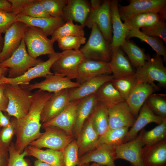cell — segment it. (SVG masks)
Segmentation results:
<instances>
[{
    "instance_id": "7402d4cb",
    "label": "cell",
    "mask_w": 166,
    "mask_h": 166,
    "mask_svg": "<svg viewBox=\"0 0 166 166\" xmlns=\"http://www.w3.org/2000/svg\"><path fill=\"white\" fill-rule=\"evenodd\" d=\"M119 2L117 0H112L110 2L113 30L111 43L112 53L120 47L124 43L126 39V34L128 31L121 21L118 10Z\"/></svg>"
},
{
    "instance_id": "d4e9b609",
    "label": "cell",
    "mask_w": 166,
    "mask_h": 166,
    "mask_svg": "<svg viewBox=\"0 0 166 166\" xmlns=\"http://www.w3.org/2000/svg\"><path fill=\"white\" fill-rule=\"evenodd\" d=\"M17 21L22 22L27 26L37 27L41 29L48 37L51 35L65 22L61 17L50 16L34 18L18 14L16 15Z\"/></svg>"
},
{
    "instance_id": "8fae6325",
    "label": "cell",
    "mask_w": 166,
    "mask_h": 166,
    "mask_svg": "<svg viewBox=\"0 0 166 166\" xmlns=\"http://www.w3.org/2000/svg\"><path fill=\"white\" fill-rule=\"evenodd\" d=\"M48 55L49 59L47 61L29 69L19 77L14 78L4 77L2 79L3 84L28 85L33 79L42 77H45L48 75L54 74L50 70L54 63L60 57L61 53L55 52Z\"/></svg>"
},
{
    "instance_id": "f907efd6",
    "label": "cell",
    "mask_w": 166,
    "mask_h": 166,
    "mask_svg": "<svg viewBox=\"0 0 166 166\" xmlns=\"http://www.w3.org/2000/svg\"><path fill=\"white\" fill-rule=\"evenodd\" d=\"M6 84L0 85V111L5 112L7 108L8 100L5 95L4 90Z\"/></svg>"
},
{
    "instance_id": "60d3db41",
    "label": "cell",
    "mask_w": 166,
    "mask_h": 166,
    "mask_svg": "<svg viewBox=\"0 0 166 166\" xmlns=\"http://www.w3.org/2000/svg\"><path fill=\"white\" fill-rule=\"evenodd\" d=\"M8 151L9 158L7 166H32L30 162L24 158L27 155L26 149L20 153L16 150L15 144L11 142Z\"/></svg>"
},
{
    "instance_id": "9f6ffc18",
    "label": "cell",
    "mask_w": 166,
    "mask_h": 166,
    "mask_svg": "<svg viewBox=\"0 0 166 166\" xmlns=\"http://www.w3.org/2000/svg\"><path fill=\"white\" fill-rule=\"evenodd\" d=\"M34 166H52L46 163L41 161L38 160H36L34 161Z\"/></svg>"
},
{
    "instance_id": "8992f818",
    "label": "cell",
    "mask_w": 166,
    "mask_h": 166,
    "mask_svg": "<svg viewBox=\"0 0 166 166\" xmlns=\"http://www.w3.org/2000/svg\"><path fill=\"white\" fill-rule=\"evenodd\" d=\"M43 61L34 59L28 54L23 38L18 48L9 58L0 63V67L8 69V77L14 78L21 76L29 69Z\"/></svg>"
},
{
    "instance_id": "ab89813d",
    "label": "cell",
    "mask_w": 166,
    "mask_h": 166,
    "mask_svg": "<svg viewBox=\"0 0 166 166\" xmlns=\"http://www.w3.org/2000/svg\"><path fill=\"white\" fill-rule=\"evenodd\" d=\"M149 107L156 115L166 117V95L162 93H152L146 101Z\"/></svg>"
},
{
    "instance_id": "6da1fadb",
    "label": "cell",
    "mask_w": 166,
    "mask_h": 166,
    "mask_svg": "<svg viewBox=\"0 0 166 166\" xmlns=\"http://www.w3.org/2000/svg\"><path fill=\"white\" fill-rule=\"evenodd\" d=\"M52 93L38 89L32 93L31 106L27 114L15 118L16 138L15 144L16 150L22 152L29 144L42 134L41 115L42 109Z\"/></svg>"
},
{
    "instance_id": "5b68a950",
    "label": "cell",
    "mask_w": 166,
    "mask_h": 166,
    "mask_svg": "<svg viewBox=\"0 0 166 166\" xmlns=\"http://www.w3.org/2000/svg\"><path fill=\"white\" fill-rule=\"evenodd\" d=\"M91 29L88 40L80 50L85 58L109 62L112 53L111 44L105 38L96 24Z\"/></svg>"
},
{
    "instance_id": "c3c4849f",
    "label": "cell",
    "mask_w": 166,
    "mask_h": 166,
    "mask_svg": "<svg viewBox=\"0 0 166 166\" xmlns=\"http://www.w3.org/2000/svg\"><path fill=\"white\" fill-rule=\"evenodd\" d=\"M16 21V15L10 12L0 11V34L5 33Z\"/></svg>"
},
{
    "instance_id": "e575fe53",
    "label": "cell",
    "mask_w": 166,
    "mask_h": 166,
    "mask_svg": "<svg viewBox=\"0 0 166 166\" xmlns=\"http://www.w3.org/2000/svg\"><path fill=\"white\" fill-rule=\"evenodd\" d=\"M128 130V128L127 127L109 129L105 133L99 137L96 147L102 144L117 146L124 143Z\"/></svg>"
},
{
    "instance_id": "f1b7e54d",
    "label": "cell",
    "mask_w": 166,
    "mask_h": 166,
    "mask_svg": "<svg viewBox=\"0 0 166 166\" xmlns=\"http://www.w3.org/2000/svg\"><path fill=\"white\" fill-rule=\"evenodd\" d=\"M98 103L95 93L80 99L73 131V135L75 139L78 136L85 122L97 106Z\"/></svg>"
},
{
    "instance_id": "484cf974",
    "label": "cell",
    "mask_w": 166,
    "mask_h": 166,
    "mask_svg": "<svg viewBox=\"0 0 166 166\" xmlns=\"http://www.w3.org/2000/svg\"><path fill=\"white\" fill-rule=\"evenodd\" d=\"M136 118L134 124L128 131L124 143L136 137L138 132L148 124L155 123L158 124H160L163 118L155 114L146 101L141 107Z\"/></svg>"
},
{
    "instance_id": "680465c9",
    "label": "cell",
    "mask_w": 166,
    "mask_h": 166,
    "mask_svg": "<svg viewBox=\"0 0 166 166\" xmlns=\"http://www.w3.org/2000/svg\"><path fill=\"white\" fill-rule=\"evenodd\" d=\"M90 166H101V165L95 163H93Z\"/></svg>"
},
{
    "instance_id": "52a82bcc",
    "label": "cell",
    "mask_w": 166,
    "mask_h": 166,
    "mask_svg": "<svg viewBox=\"0 0 166 166\" xmlns=\"http://www.w3.org/2000/svg\"><path fill=\"white\" fill-rule=\"evenodd\" d=\"M23 38L28 54L34 58L36 59L42 55H50L55 52L53 43L39 28L28 26Z\"/></svg>"
},
{
    "instance_id": "7dc6e473",
    "label": "cell",
    "mask_w": 166,
    "mask_h": 166,
    "mask_svg": "<svg viewBox=\"0 0 166 166\" xmlns=\"http://www.w3.org/2000/svg\"><path fill=\"white\" fill-rule=\"evenodd\" d=\"M141 31L150 36L158 38L166 43V23L162 21L151 27L142 28Z\"/></svg>"
},
{
    "instance_id": "f35d334b",
    "label": "cell",
    "mask_w": 166,
    "mask_h": 166,
    "mask_svg": "<svg viewBox=\"0 0 166 166\" xmlns=\"http://www.w3.org/2000/svg\"><path fill=\"white\" fill-rule=\"evenodd\" d=\"M111 81L125 101L138 83L135 75L126 77L113 78Z\"/></svg>"
},
{
    "instance_id": "ee69618b",
    "label": "cell",
    "mask_w": 166,
    "mask_h": 166,
    "mask_svg": "<svg viewBox=\"0 0 166 166\" xmlns=\"http://www.w3.org/2000/svg\"><path fill=\"white\" fill-rule=\"evenodd\" d=\"M86 38L84 37L64 36L57 41L59 48L63 51L67 50H78L81 45L85 44Z\"/></svg>"
},
{
    "instance_id": "9a60e30c",
    "label": "cell",
    "mask_w": 166,
    "mask_h": 166,
    "mask_svg": "<svg viewBox=\"0 0 166 166\" xmlns=\"http://www.w3.org/2000/svg\"><path fill=\"white\" fill-rule=\"evenodd\" d=\"M70 89L52 93L43 107L41 115L42 124L46 122L60 113L70 102Z\"/></svg>"
},
{
    "instance_id": "7bdbcfd3",
    "label": "cell",
    "mask_w": 166,
    "mask_h": 166,
    "mask_svg": "<svg viewBox=\"0 0 166 166\" xmlns=\"http://www.w3.org/2000/svg\"><path fill=\"white\" fill-rule=\"evenodd\" d=\"M64 166H77L79 164L78 147L74 139L63 151Z\"/></svg>"
},
{
    "instance_id": "b9f144b4",
    "label": "cell",
    "mask_w": 166,
    "mask_h": 166,
    "mask_svg": "<svg viewBox=\"0 0 166 166\" xmlns=\"http://www.w3.org/2000/svg\"><path fill=\"white\" fill-rule=\"evenodd\" d=\"M45 10L53 17L62 18L67 0H39Z\"/></svg>"
},
{
    "instance_id": "11a10c76",
    "label": "cell",
    "mask_w": 166,
    "mask_h": 166,
    "mask_svg": "<svg viewBox=\"0 0 166 166\" xmlns=\"http://www.w3.org/2000/svg\"><path fill=\"white\" fill-rule=\"evenodd\" d=\"M8 69L6 68L0 67V85L3 84L2 78L6 77L8 72Z\"/></svg>"
},
{
    "instance_id": "4dcf8cb0",
    "label": "cell",
    "mask_w": 166,
    "mask_h": 166,
    "mask_svg": "<svg viewBox=\"0 0 166 166\" xmlns=\"http://www.w3.org/2000/svg\"><path fill=\"white\" fill-rule=\"evenodd\" d=\"M27 156H32L52 166H64L63 151L48 149L43 150L29 145L25 149Z\"/></svg>"
},
{
    "instance_id": "30bf717a",
    "label": "cell",
    "mask_w": 166,
    "mask_h": 166,
    "mask_svg": "<svg viewBox=\"0 0 166 166\" xmlns=\"http://www.w3.org/2000/svg\"><path fill=\"white\" fill-rule=\"evenodd\" d=\"M126 6H118L122 20L124 21L136 15L145 13L166 11V0H130Z\"/></svg>"
},
{
    "instance_id": "ffe728a7",
    "label": "cell",
    "mask_w": 166,
    "mask_h": 166,
    "mask_svg": "<svg viewBox=\"0 0 166 166\" xmlns=\"http://www.w3.org/2000/svg\"><path fill=\"white\" fill-rule=\"evenodd\" d=\"M94 110L85 122L76 139L78 147L79 157L95 148L99 137L92 124Z\"/></svg>"
},
{
    "instance_id": "74e56055",
    "label": "cell",
    "mask_w": 166,
    "mask_h": 166,
    "mask_svg": "<svg viewBox=\"0 0 166 166\" xmlns=\"http://www.w3.org/2000/svg\"><path fill=\"white\" fill-rule=\"evenodd\" d=\"M166 139V117L163 118L160 124L152 129L143 133L142 140L144 145L155 144Z\"/></svg>"
},
{
    "instance_id": "816d5d0a",
    "label": "cell",
    "mask_w": 166,
    "mask_h": 166,
    "mask_svg": "<svg viewBox=\"0 0 166 166\" xmlns=\"http://www.w3.org/2000/svg\"><path fill=\"white\" fill-rule=\"evenodd\" d=\"M8 158V150L0 147V166H7Z\"/></svg>"
},
{
    "instance_id": "f6af8a7d",
    "label": "cell",
    "mask_w": 166,
    "mask_h": 166,
    "mask_svg": "<svg viewBox=\"0 0 166 166\" xmlns=\"http://www.w3.org/2000/svg\"><path fill=\"white\" fill-rule=\"evenodd\" d=\"M19 14L34 18L51 16L44 9L39 0H35L26 6Z\"/></svg>"
},
{
    "instance_id": "d6a6232c",
    "label": "cell",
    "mask_w": 166,
    "mask_h": 166,
    "mask_svg": "<svg viewBox=\"0 0 166 166\" xmlns=\"http://www.w3.org/2000/svg\"><path fill=\"white\" fill-rule=\"evenodd\" d=\"M120 47L126 54L134 68L142 66L148 59V55L145 53L144 49L139 47L129 39H126Z\"/></svg>"
},
{
    "instance_id": "44dd1931",
    "label": "cell",
    "mask_w": 166,
    "mask_h": 166,
    "mask_svg": "<svg viewBox=\"0 0 166 166\" xmlns=\"http://www.w3.org/2000/svg\"><path fill=\"white\" fill-rule=\"evenodd\" d=\"M90 9V5L87 0H67L62 18L65 22L71 20L84 26Z\"/></svg>"
},
{
    "instance_id": "681fc988",
    "label": "cell",
    "mask_w": 166,
    "mask_h": 166,
    "mask_svg": "<svg viewBox=\"0 0 166 166\" xmlns=\"http://www.w3.org/2000/svg\"><path fill=\"white\" fill-rule=\"evenodd\" d=\"M35 0H8L11 4L10 13L15 15L19 14L26 6Z\"/></svg>"
},
{
    "instance_id": "f546056e",
    "label": "cell",
    "mask_w": 166,
    "mask_h": 166,
    "mask_svg": "<svg viewBox=\"0 0 166 166\" xmlns=\"http://www.w3.org/2000/svg\"><path fill=\"white\" fill-rule=\"evenodd\" d=\"M166 19V11L150 12L134 16L124 21V23L128 30L132 29L140 30V28L153 26Z\"/></svg>"
},
{
    "instance_id": "9c48e42d",
    "label": "cell",
    "mask_w": 166,
    "mask_h": 166,
    "mask_svg": "<svg viewBox=\"0 0 166 166\" xmlns=\"http://www.w3.org/2000/svg\"><path fill=\"white\" fill-rule=\"evenodd\" d=\"M80 50H67L61 53V55L53 64L51 69L54 74L76 79L79 65L85 58Z\"/></svg>"
},
{
    "instance_id": "7a4b0ae2",
    "label": "cell",
    "mask_w": 166,
    "mask_h": 166,
    "mask_svg": "<svg viewBox=\"0 0 166 166\" xmlns=\"http://www.w3.org/2000/svg\"><path fill=\"white\" fill-rule=\"evenodd\" d=\"M4 93L8 103L5 111L17 119L26 116L30 109L32 93L24 85L6 84Z\"/></svg>"
},
{
    "instance_id": "91938a15",
    "label": "cell",
    "mask_w": 166,
    "mask_h": 166,
    "mask_svg": "<svg viewBox=\"0 0 166 166\" xmlns=\"http://www.w3.org/2000/svg\"><path fill=\"white\" fill-rule=\"evenodd\" d=\"M77 166H90V165L89 164V163H87L78 165Z\"/></svg>"
},
{
    "instance_id": "d590c367",
    "label": "cell",
    "mask_w": 166,
    "mask_h": 166,
    "mask_svg": "<svg viewBox=\"0 0 166 166\" xmlns=\"http://www.w3.org/2000/svg\"><path fill=\"white\" fill-rule=\"evenodd\" d=\"M92 124L99 137L109 128L108 109L99 102L94 110Z\"/></svg>"
},
{
    "instance_id": "ba28073f",
    "label": "cell",
    "mask_w": 166,
    "mask_h": 166,
    "mask_svg": "<svg viewBox=\"0 0 166 166\" xmlns=\"http://www.w3.org/2000/svg\"><path fill=\"white\" fill-rule=\"evenodd\" d=\"M43 128L45 130V132L29 145L40 149L46 148L63 151L67 146L75 139L73 136L58 128L48 126Z\"/></svg>"
},
{
    "instance_id": "5bb4252c",
    "label": "cell",
    "mask_w": 166,
    "mask_h": 166,
    "mask_svg": "<svg viewBox=\"0 0 166 166\" xmlns=\"http://www.w3.org/2000/svg\"><path fill=\"white\" fill-rule=\"evenodd\" d=\"M27 26L17 21L5 33L2 49L0 52V63L10 57L20 46Z\"/></svg>"
},
{
    "instance_id": "e0dca14e",
    "label": "cell",
    "mask_w": 166,
    "mask_h": 166,
    "mask_svg": "<svg viewBox=\"0 0 166 166\" xmlns=\"http://www.w3.org/2000/svg\"><path fill=\"white\" fill-rule=\"evenodd\" d=\"M80 100L70 101L65 108L56 117L42 124V127L44 128L48 126L55 127L73 136V131Z\"/></svg>"
},
{
    "instance_id": "8d00e7d4",
    "label": "cell",
    "mask_w": 166,
    "mask_h": 166,
    "mask_svg": "<svg viewBox=\"0 0 166 166\" xmlns=\"http://www.w3.org/2000/svg\"><path fill=\"white\" fill-rule=\"evenodd\" d=\"M84 26L81 25L74 24L72 20H68L55 31L52 35L51 40L54 43L64 36L84 37Z\"/></svg>"
},
{
    "instance_id": "6f0895ef",
    "label": "cell",
    "mask_w": 166,
    "mask_h": 166,
    "mask_svg": "<svg viewBox=\"0 0 166 166\" xmlns=\"http://www.w3.org/2000/svg\"><path fill=\"white\" fill-rule=\"evenodd\" d=\"M4 44V38L2 36V34H0V52L2 51Z\"/></svg>"
},
{
    "instance_id": "603a6c76",
    "label": "cell",
    "mask_w": 166,
    "mask_h": 166,
    "mask_svg": "<svg viewBox=\"0 0 166 166\" xmlns=\"http://www.w3.org/2000/svg\"><path fill=\"white\" fill-rule=\"evenodd\" d=\"M156 91L148 83H138L135 86L125 101L135 118L148 97Z\"/></svg>"
},
{
    "instance_id": "7c38bea8",
    "label": "cell",
    "mask_w": 166,
    "mask_h": 166,
    "mask_svg": "<svg viewBox=\"0 0 166 166\" xmlns=\"http://www.w3.org/2000/svg\"><path fill=\"white\" fill-rule=\"evenodd\" d=\"M144 129H142L136 137L116 147V160L123 159L128 161L131 166H145L141 151L144 146L142 137Z\"/></svg>"
},
{
    "instance_id": "d6986e66",
    "label": "cell",
    "mask_w": 166,
    "mask_h": 166,
    "mask_svg": "<svg viewBox=\"0 0 166 166\" xmlns=\"http://www.w3.org/2000/svg\"><path fill=\"white\" fill-rule=\"evenodd\" d=\"M109 128L113 129L123 127H132L136 119L125 101L108 109Z\"/></svg>"
},
{
    "instance_id": "4fadbf2b",
    "label": "cell",
    "mask_w": 166,
    "mask_h": 166,
    "mask_svg": "<svg viewBox=\"0 0 166 166\" xmlns=\"http://www.w3.org/2000/svg\"><path fill=\"white\" fill-rule=\"evenodd\" d=\"M116 147L106 144L99 145L80 157L78 165L92 162L101 166H116L114 162Z\"/></svg>"
},
{
    "instance_id": "3957f363",
    "label": "cell",
    "mask_w": 166,
    "mask_h": 166,
    "mask_svg": "<svg viewBox=\"0 0 166 166\" xmlns=\"http://www.w3.org/2000/svg\"><path fill=\"white\" fill-rule=\"evenodd\" d=\"M148 55V59L144 64L136 68L135 76L137 82L150 84L156 91L160 87L154 84L155 81L158 82L160 87L166 88V67L163 58L156 54L152 57Z\"/></svg>"
},
{
    "instance_id": "bcb514c9",
    "label": "cell",
    "mask_w": 166,
    "mask_h": 166,
    "mask_svg": "<svg viewBox=\"0 0 166 166\" xmlns=\"http://www.w3.org/2000/svg\"><path fill=\"white\" fill-rule=\"evenodd\" d=\"M10 121V125L0 129V147L7 150L16 133L15 118H13Z\"/></svg>"
},
{
    "instance_id": "db71d44e",
    "label": "cell",
    "mask_w": 166,
    "mask_h": 166,
    "mask_svg": "<svg viewBox=\"0 0 166 166\" xmlns=\"http://www.w3.org/2000/svg\"><path fill=\"white\" fill-rule=\"evenodd\" d=\"M11 4L8 0H0V11L10 12Z\"/></svg>"
},
{
    "instance_id": "2e32d148",
    "label": "cell",
    "mask_w": 166,
    "mask_h": 166,
    "mask_svg": "<svg viewBox=\"0 0 166 166\" xmlns=\"http://www.w3.org/2000/svg\"><path fill=\"white\" fill-rule=\"evenodd\" d=\"M30 91L38 89L48 93H55L61 90L78 87L80 85L69 78L54 73L48 75L43 81L34 84L24 85Z\"/></svg>"
},
{
    "instance_id": "cb8c5ba5",
    "label": "cell",
    "mask_w": 166,
    "mask_h": 166,
    "mask_svg": "<svg viewBox=\"0 0 166 166\" xmlns=\"http://www.w3.org/2000/svg\"><path fill=\"white\" fill-rule=\"evenodd\" d=\"M113 77L111 74L99 75L85 81L77 88L70 89V101L81 99L95 93L104 83L111 81Z\"/></svg>"
},
{
    "instance_id": "83f0119b",
    "label": "cell",
    "mask_w": 166,
    "mask_h": 166,
    "mask_svg": "<svg viewBox=\"0 0 166 166\" xmlns=\"http://www.w3.org/2000/svg\"><path fill=\"white\" fill-rule=\"evenodd\" d=\"M141 154L145 166H166V139L155 144L144 145Z\"/></svg>"
},
{
    "instance_id": "277c9868",
    "label": "cell",
    "mask_w": 166,
    "mask_h": 166,
    "mask_svg": "<svg viewBox=\"0 0 166 166\" xmlns=\"http://www.w3.org/2000/svg\"><path fill=\"white\" fill-rule=\"evenodd\" d=\"M110 2L105 0H91L89 14L84 26L91 29L94 24L98 27L106 40L111 44L112 28L110 9Z\"/></svg>"
},
{
    "instance_id": "f5cc1de1",
    "label": "cell",
    "mask_w": 166,
    "mask_h": 166,
    "mask_svg": "<svg viewBox=\"0 0 166 166\" xmlns=\"http://www.w3.org/2000/svg\"><path fill=\"white\" fill-rule=\"evenodd\" d=\"M10 123L9 117L4 114L2 111H0V129L9 125Z\"/></svg>"
},
{
    "instance_id": "ac0fdd59",
    "label": "cell",
    "mask_w": 166,
    "mask_h": 166,
    "mask_svg": "<svg viewBox=\"0 0 166 166\" xmlns=\"http://www.w3.org/2000/svg\"><path fill=\"white\" fill-rule=\"evenodd\" d=\"M111 73L109 63L85 58L79 65L76 82L81 85L97 76Z\"/></svg>"
},
{
    "instance_id": "1f68e13d",
    "label": "cell",
    "mask_w": 166,
    "mask_h": 166,
    "mask_svg": "<svg viewBox=\"0 0 166 166\" xmlns=\"http://www.w3.org/2000/svg\"><path fill=\"white\" fill-rule=\"evenodd\" d=\"M95 94L98 102L107 109L125 101L111 81L103 84Z\"/></svg>"
},
{
    "instance_id": "836d02e7",
    "label": "cell",
    "mask_w": 166,
    "mask_h": 166,
    "mask_svg": "<svg viewBox=\"0 0 166 166\" xmlns=\"http://www.w3.org/2000/svg\"><path fill=\"white\" fill-rule=\"evenodd\" d=\"M132 37L139 39L148 44L156 52V54L162 57L164 62L166 61V48L161 39L158 38L148 36L140 30L132 29L128 30L126 34V39Z\"/></svg>"
},
{
    "instance_id": "4316f807",
    "label": "cell",
    "mask_w": 166,
    "mask_h": 166,
    "mask_svg": "<svg viewBox=\"0 0 166 166\" xmlns=\"http://www.w3.org/2000/svg\"><path fill=\"white\" fill-rule=\"evenodd\" d=\"M109 65L114 78L135 75V70L134 67L120 47L113 52Z\"/></svg>"
}]
</instances>
